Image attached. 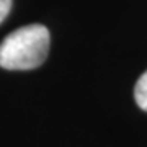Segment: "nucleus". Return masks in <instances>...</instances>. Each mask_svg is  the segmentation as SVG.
<instances>
[{"mask_svg":"<svg viewBox=\"0 0 147 147\" xmlns=\"http://www.w3.org/2000/svg\"><path fill=\"white\" fill-rule=\"evenodd\" d=\"M49 30L42 25H26L0 42V67L7 70H30L39 67L49 53Z\"/></svg>","mask_w":147,"mask_h":147,"instance_id":"obj_1","label":"nucleus"},{"mask_svg":"<svg viewBox=\"0 0 147 147\" xmlns=\"http://www.w3.org/2000/svg\"><path fill=\"white\" fill-rule=\"evenodd\" d=\"M134 98L141 110L147 111V70L142 74L134 87Z\"/></svg>","mask_w":147,"mask_h":147,"instance_id":"obj_2","label":"nucleus"},{"mask_svg":"<svg viewBox=\"0 0 147 147\" xmlns=\"http://www.w3.org/2000/svg\"><path fill=\"white\" fill-rule=\"evenodd\" d=\"M11 8V0H0V23L7 18Z\"/></svg>","mask_w":147,"mask_h":147,"instance_id":"obj_3","label":"nucleus"}]
</instances>
